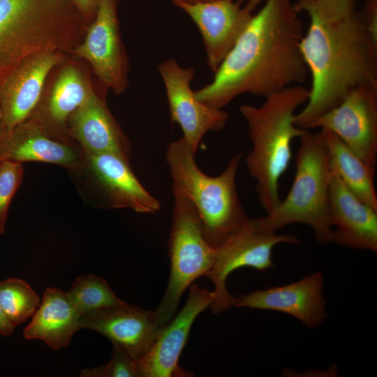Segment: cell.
<instances>
[{
  "label": "cell",
  "instance_id": "1",
  "mask_svg": "<svg viewBox=\"0 0 377 377\" xmlns=\"http://www.w3.org/2000/svg\"><path fill=\"white\" fill-rule=\"evenodd\" d=\"M291 0H265L212 81L195 91L205 105L223 109L243 94L265 98L303 83V26Z\"/></svg>",
  "mask_w": 377,
  "mask_h": 377
},
{
  "label": "cell",
  "instance_id": "12",
  "mask_svg": "<svg viewBox=\"0 0 377 377\" xmlns=\"http://www.w3.org/2000/svg\"><path fill=\"white\" fill-rule=\"evenodd\" d=\"M118 0H101L84 41L75 53L86 59L107 88L121 94L127 87L128 64L121 43Z\"/></svg>",
  "mask_w": 377,
  "mask_h": 377
},
{
  "label": "cell",
  "instance_id": "32",
  "mask_svg": "<svg viewBox=\"0 0 377 377\" xmlns=\"http://www.w3.org/2000/svg\"><path fill=\"white\" fill-rule=\"evenodd\" d=\"M173 1H184L188 3L193 2V0H173Z\"/></svg>",
  "mask_w": 377,
  "mask_h": 377
},
{
  "label": "cell",
  "instance_id": "31",
  "mask_svg": "<svg viewBox=\"0 0 377 377\" xmlns=\"http://www.w3.org/2000/svg\"><path fill=\"white\" fill-rule=\"evenodd\" d=\"M214 0H193V2H207V1H212Z\"/></svg>",
  "mask_w": 377,
  "mask_h": 377
},
{
  "label": "cell",
  "instance_id": "27",
  "mask_svg": "<svg viewBox=\"0 0 377 377\" xmlns=\"http://www.w3.org/2000/svg\"><path fill=\"white\" fill-rule=\"evenodd\" d=\"M22 174V163L0 161V228L3 230L9 205L20 184Z\"/></svg>",
  "mask_w": 377,
  "mask_h": 377
},
{
  "label": "cell",
  "instance_id": "11",
  "mask_svg": "<svg viewBox=\"0 0 377 377\" xmlns=\"http://www.w3.org/2000/svg\"><path fill=\"white\" fill-rule=\"evenodd\" d=\"M336 134L357 156L376 167L377 157V86L353 90L336 108L320 115L311 128Z\"/></svg>",
  "mask_w": 377,
  "mask_h": 377
},
{
  "label": "cell",
  "instance_id": "5",
  "mask_svg": "<svg viewBox=\"0 0 377 377\" xmlns=\"http://www.w3.org/2000/svg\"><path fill=\"white\" fill-rule=\"evenodd\" d=\"M82 17L71 0H0V86L30 57L64 47Z\"/></svg>",
  "mask_w": 377,
  "mask_h": 377
},
{
  "label": "cell",
  "instance_id": "16",
  "mask_svg": "<svg viewBox=\"0 0 377 377\" xmlns=\"http://www.w3.org/2000/svg\"><path fill=\"white\" fill-rule=\"evenodd\" d=\"M329 215L330 242L341 246L377 251V210L356 197L333 170Z\"/></svg>",
  "mask_w": 377,
  "mask_h": 377
},
{
  "label": "cell",
  "instance_id": "30",
  "mask_svg": "<svg viewBox=\"0 0 377 377\" xmlns=\"http://www.w3.org/2000/svg\"><path fill=\"white\" fill-rule=\"evenodd\" d=\"M15 326L8 320L0 306V334L10 337L15 331Z\"/></svg>",
  "mask_w": 377,
  "mask_h": 377
},
{
  "label": "cell",
  "instance_id": "23",
  "mask_svg": "<svg viewBox=\"0 0 377 377\" xmlns=\"http://www.w3.org/2000/svg\"><path fill=\"white\" fill-rule=\"evenodd\" d=\"M92 91L76 68L66 67L60 73L48 101L50 119L57 124H63Z\"/></svg>",
  "mask_w": 377,
  "mask_h": 377
},
{
  "label": "cell",
  "instance_id": "21",
  "mask_svg": "<svg viewBox=\"0 0 377 377\" xmlns=\"http://www.w3.org/2000/svg\"><path fill=\"white\" fill-rule=\"evenodd\" d=\"M80 319L81 315L68 302L65 292L47 288L23 336L29 340H41L54 350L66 348L81 329Z\"/></svg>",
  "mask_w": 377,
  "mask_h": 377
},
{
  "label": "cell",
  "instance_id": "24",
  "mask_svg": "<svg viewBox=\"0 0 377 377\" xmlns=\"http://www.w3.org/2000/svg\"><path fill=\"white\" fill-rule=\"evenodd\" d=\"M65 293L68 302L81 316L124 302L104 279L92 274L78 276Z\"/></svg>",
  "mask_w": 377,
  "mask_h": 377
},
{
  "label": "cell",
  "instance_id": "25",
  "mask_svg": "<svg viewBox=\"0 0 377 377\" xmlns=\"http://www.w3.org/2000/svg\"><path fill=\"white\" fill-rule=\"evenodd\" d=\"M40 302L26 281L10 278L0 281V306L15 327L32 316Z\"/></svg>",
  "mask_w": 377,
  "mask_h": 377
},
{
  "label": "cell",
  "instance_id": "35",
  "mask_svg": "<svg viewBox=\"0 0 377 377\" xmlns=\"http://www.w3.org/2000/svg\"><path fill=\"white\" fill-rule=\"evenodd\" d=\"M1 110H0V124H1Z\"/></svg>",
  "mask_w": 377,
  "mask_h": 377
},
{
  "label": "cell",
  "instance_id": "26",
  "mask_svg": "<svg viewBox=\"0 0 377 377\" xmlns=\"http://www.w3.org/2000/svg\"><path fill=\"white\" fill-rule=\"evenodd\" d=\"M81 377H138L140 376L137 361L124 349L113 344V352L110 361L105 365L84 369Z\"/></svg>",
  "mask_w": 377,
  "mask_h": 377
},
{
  "label": "cell",
  "instance_id": "33",
  "mask_svg": "<svg viewBox=\"0 0 377 377\" xmlns=\"http://www.w3.org/2000/svg\"><path fill=\"white\" fill-rule=\"evenodd\" d=\"M353 1L354 2H355L356 0H353ZM361 1H364V3H367V2H369V1H371V0H361Z\"/></svg>",
  "mask_w": 377,
  "mask_h": 377
},
{
  "label": "cell",
  "instance_id": "3",
  "mask_svg": "<svg viewBox=\"0 0 377 377\" xmlns=\"http://www.w3.org/2000/svg\"><path fill=\"white\" fill-rule=\"evenodd\" d=\"M309 97V89L295 84L265 97L258 106L239 107L252 143L245 159L246 168L267 214L281 201L279 183L292 159L293 140L306 131L294 124L295 111Z\"/></svg>",
  "mask_w": 377,
  "mask_h": 377
},
{
  "label": "cell",
  "instance_id": "2",
  "mask_svg": "<svg viewBox=\"0 0 377 377\" xmlns=\"http://www.w3.org/2000/svg\"><path fill=\"white\" fill-rule=\"evenodd\" d=\"M295 6L310 17L301 50L311 86L305 106L294 118L297 126L308 130L316 118L336 108L355 89L377 86V43L362 10L327 21L316 12L313 0L297 1Z\"/></svg>",
  "mask_w": 377,
  "mask_h": 377
},
{
  "label": "cell",
  "instance_id": "6",
  "mask_svg": "<svg viewBox=\"0 0 377 377\" xmlns=\"http://www.w3.org/2000/svg\"><path fill=\"white\" fill-rule=\"evenodd\" d=\"M292 186L284 200L266 216L263 224L274 231L291 223L309 226L320 244L330 242L329 192L332 168L320 131L306 130L300 138Z\"/></svg>",
  "mask_w": 377,
  "mask_h": 377
},
{
  "label": "cell",
  "instance_id": "7",
  "mask_svg": "<svg viewBox=\"0 0 377 377\" xmlns=\"http://www.w3.org/2000/svg\"><path fill=\"white\" fill-rule=\"evenodd\" d=\"M173 195L168 243L170 277L163 299L154 311L160 327L173 317L182 294L211 269L216 256V249L205 239L194 207L184 197Z\"/></svg>",
  "mask_w": 377,
  "mask_h": 377
},
{
  "label": "cell",
  "instance_id": "18",
  "mask_svg": "<svg viewBox=\"0 0 377 377\" xmlns=\"http://www.w3.org/2000/svg\"><path fill=\"white\" fill-rule=\"evenodd\" d=\"M88 166L109 207L154 214L161 203L141 184L128 161L112 153L87 154Z\"/></svg>",
  "mask_w": 377,
  "mask_h": 377
},
{
  "label": "cell",
  "instance_id": "17",
  "mask_svg": "<svg viewBox=\"0 0 377 377\" xmlns=\"http://www.w3.org/2000/svg\"><path fill=\"white\" fill-rule=\"evenodd\" d=\"M59 52L36 54L17 67L0 86V110L5 130L24 122L37 105L47 77L61 61Z\"/></svg>",
  "mask_w": 377,
  "mask_h": 377
},
{
  "label": "cell",
  "instance_id": "19",
  "mask_svg": "<svg viewBox=\"0 0 377 377\" xmlns=\"http://www.w3.org/2000/svg\"><path fill=\"white\" fill-rule=\"evenodd\" d=\"M69 119L73 135L86 154L112 153L128 161V142L103 100L94 91Z\"/></svg>",
  "mask_w": 377,
  "mask_h": 377
},
{
  "label": "cell",
  "instance_id": "4",
  "mask_svg": "<svg viewBox=\"0 0 377 377\" xmlns=\"http://www.w3.org/2000/svg\"><path fill=\"white\" fill-rule=\"evenodd\" d=\"M195 152L182 137L167 147L165 158L173 194L186 198L194 207L209 244L218 248L249 219L237 189V175L243 155L230 158L216 176L198 165Z\"/></svg>",
  "mask_w": 377,
  "mask_h": 377
},
{
  "label": "cell",
  "instance_id": "28",
  "mask_svg": "<svg viewBox=\"0 0 377 377\" xmlns=\"http://www.w3.org/2000/svg\"><path fill=\"white\" fill-rule=\"evenodd\" d=\"M313 3L318 15L327 21L340 20L355 9L353 0H313Z\"/></svg>",
  "mask_w": 377,
  "mask_h": 377
},
{
  "label": "cell",
  "instance_id": "29",
  "mask_svg": "<svg viewBox=\"0 0 377 377\" xmlns=\"http://www.w3.org/2000/svg\"><path fill=\"white\" fill-rule=\"evenodd\" d=\"M84 17L94 20L101 0H71Z\"/></svg>",
  "mask_w": 377,
  "mask_h": 377
},
{
  "label": "cell",
  "instance_id": "34",
  "mask_svg": "<svg viewBox=\"0 0 377 377\" xmlns=\"http://www.w3.org/2000/svg\"><path fill=\"white\" fill-rule=\"evenodd\" d=\"M3 230H1V228H0V235H1V234H3Z\"/></svg>",
  "mask_w": 377,
  "mask_h": 377
},
{
  "label": "cell",
  "instance_id": "22",
  "mask_svg": "<svg viewBox=\"0 0 377 377\" xmlns=\"http://www.w3.org/2000/svg\"><path fill=\"white\" fill-rule=\"evenodd\" d=\"M320 133L329 151L332 170L356 197L377 210L375 167L362 161L332 131L321 128Z\"/></svg>",
  "mask_w": 377,
  "mask_h": 377
},
{
  "label": "cell",
  "instance_id": "36",
  "mask_svg": "<svg viewBox=\"0 0 377 377\" xmlns=\"http://www.w3.org/2000/svg\"><path fill=\"white\" fill-rule=\"evenodd\" d=\"M309 1V0H297V1Z\"/></svg>",
  "mask_w": 377,
  "mask_h": 377
},
{
  "label": "cell",
  "instance_id": "10",
  "mask_svg": "<svg viewBox=\"0 0 377 377\" xmlns=\"http://www.w3.org/2000/svg\"><path fill=\"white\" fill-rule=\"evenodd\" d=\"M158 71L165 85L171 120L180 126L182 138L196 153L204 136L223 128L230 116L198 98L191 87L193 68H183L175 59H168L159 64Z\"/></svg>",
  "mask_w": 377,
  "mask_h": 377
},
{
  "label": "cell",
  "instance_id": "15",
  "mask_svg": "<svg viewBox=\"0 0 377 377\" xmlns=\"http://www.w3.org/2000/svg\"><path fill=\"white\" fill-rule=\"evenodd\" d=\"M80 328L103 335L137 361L154 344L160 326L154 311L124 302L82 316Z\"/></svg>",
  "mask_w": 377,
  "mask_h": 377
},
{
  "label": "cell",
  "instance_id": "14",
  "mask_svg": "<svg viewBox=\"0 0 377 377\" xmlns=\"http://www.w3.org/2000/svg\"><path fill=\"white\" fill-rule=\"evenodd\" d=\"M323 281V273L316 272L291 283L235 297L234 306L279 311L309 327H318L327 318Z\"/></svg>",
  "mask_w": 377,
  "mask_h": 377
},
{
  "label": "cell",
  "instance_id": "9",
  "mask_svg": "<svg viewBox=\"0 0 377 377\" xmlns=\"http://www.w3.org/2000/svg\"><path fill=\"white\" fill-rule=\"evenodd\" d=\"M214 0L207 2L173 1L198 28L207 64L216 72L265 0Z\"/></svg>",
  "mask_w": 377,
  "mask_h": 377
},
{
  "label": "cell",
  "instance_id": "13",
  "mask_svg": "<svg viewBox=\"0 0 377 377\" xmlns=\"http://www.w3.org/2000/svg\"><path fill=\"white\" fill-rule=\"evenodd\" d=\"M187 301L170 323L160 327L155 341L149 351L137 360L142 377L191 376L179 367L180 354L188 340L191 326L198 316L210 306L214 291L192 283Z\"/></svg>",
  "mask_w": 377,
  "mask_h": 377
},
{
  "label": "cell",
  "instance_id": "20",
  "mask_svg": "<svg viewBox=\"0 0 377 377\" xmlns=\"http://www.w3.org/2000/svg\"><path fill=\"white\" fill-rule=\"evenodd\" d=\"M44 162L68 168L78 163L75 149L47 136L36 124L25 121L0 136V161Z\"/></svg>",
  "mask_w": 377,
  "mask_h": 377
},
{
  "label": "cell",
  "instance_id": "8",
  "mask_svg": "<svg viewBox=\"0 0 377 377\" xmlns=\"http://www.w3.org/2000/svg\"><path fill=\"white\" fill-rule=\"evenodd\" d=\"M301 242L291 235H279L266 228L260 218L250 219L233 235L216 248V256L211 269L205 275L214 283V299L210 307L215 314L234 306L235 297L226 288L231 272L242 267L264 271L274 267L273 249L280 244H298Z\"/></svg>",
  "mask_w": 377,
  "mask_h": 377
}]
</instances>
